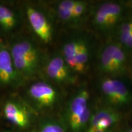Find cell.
Instances as JSON below:
<instances>
[{
    "label": "cell",
    "instance_id": "1",
    "mask_svg": "<svg viewBox=\"0 0 132 132\" xmlns=\"http://www.w3.org/2000/svg\"><path fill=\"white\" fill-rule=\"evenodd\" d=\"M10 52L15 68L21 78H30L37 73L40 54L32 42L27 39L16 41L12 45Z\"/></svg>",
    "mask_w": 132,
    "mask_h": 132
},
{
    "label": "cell",
    "instance_id": "2",
    "mask_svg": "<svg viewBox=\"0 0 132 132\" xmlns=\"http://www.w3.org/2000/svg\"><path fill=\"white\" fill-rule=\"evenodd\" d=\"M89 94L87 90H78L70 100L67 110V116L70 127L74 131H79L84 128L90 118L88 106Z\"/></svg>",
    "mask_w": 132,
    "mask_h": 132
},
{
    "label": "cell",
    "instance_id": "3",
    "mask_svg": "<svg viewBox=\"0 0 132 132\" xmlns=\"http://www.w3.org/2000/svg\"><path fill=\"white\" fill-rule=\"evenodd\" d=\"M126 65V53L120 45L108 44L102 50L100 56V68L103 73L122 75L125 73Z\"/></svg>",
    "mask_w": 132,
    "mask_h": 132
},
{
    "label": "cell",
    "instance_id": "4",
    "mask_svg": "<svg viewBox=\"0 0 132 132\" xmlns=\"http://www.w3.org/2000/svg\"><path fill=\"white\" fill-rule=\"evenodd\" d=\"M124 11L122 4L114 1L102 3L97 8L93 16V23L103 32L113 28L120 20Z\"/></svg>",
    "mask_w": 132,
    "mask_h": 132
},
{
    "label": "cell",
    "instance_id": "5",
    "mask_svg": "<svg viewBox=\"0 0 132 132\" xmlns=\"http://www.w3.org/2000/svg\"><path fill=\"white\" fill-rule=\"evenodd\" d=\"M100 89L106 101L116 106L127 105L132 102V93L124 82L119 80L106 78L102 80Z\"/></svg>",
    "mask_w": 132,
    "mask_h": 132
},
{
    "label": "cell",
    "instance_id": "6",
    "mask_svg": "<svg viewBox=\"0 0 132 132\" xmlns=\"http://www.w3.org/2000/svg\"><path fill=\"white\" fill-rule=\"evenodd\" d=\"M48 77L59 84H68L73 81V71L67 65L62 55H54L46 65Z\"/></svg>",
    "mask_w": 132,
    "mask_h": 132
},
{
    "label": "cell",
    "instance_id": "7",
    "mask_svg": "<svg viewBox=\"0 0 132 132\" xmlns=\"http://www.w3.org/2000/svg\"><path fill=\"white\" fill-rule=\"evenodd\" d=\"M21 77L16 70L11 52L0 42V82L5 86L17 85Z\"/></svg>",
    "mask_w": 132,
    "mask_h": 132
},
{
    "label": "cell",
    "instance_id": "8",
    "mask_svg": "<svg viewBox=\"0 0 132 132\" xmlns=\"http://www.w3.org/2000/svg\"><path fill=\"white\" fill-rule=\"evenodd\" d=\"M26 15L31 28L36 35L44 42H50L53 37L52 27L45 15L31 6L26 9Z\"/></svg>",
    "mask_w": 132,
    "mask_h": 132
},
{
    "label": "cell",
    "instance_id": "9",
    "mask_svg": "<svg viewBox=\"0 0 132 132\" xmlns=\"http://www.w3.org/2000/svg\"><path fill=\"white\" fill-rule=\"evenodd\" d=\"M119 120V115L114 110L102 109L90 118L87 132H109Z\"/></svg>",
    "mask_w": 132,
    "mask_h": 132
},
{
    "label": "cell",
    "instance_id": "10",
    "mask_svg": "<svg viewBox=\"0 0 132 132\" xmlns=\"http://www.w3.org/2000/svg\"><path fill=\"white\" fill-rule=\"evenodd\" d=\"M29 96L38 105L43 107L52 106L57 99L56 90L45 82H36L28 89Z\"/></svg>",
    "mask_w": 132,
    "mask_h": 132
},
{
    "label": "cell",
    "instance_id": "11",
    "mask_svg": "<svg viewBox=\"0 0 132 132\" xmlns=\"http://www.w3.org/2000/svg\"><path fill=\"white\" fill-rule=\"evenodd\" d=\"M6 118L20 127H26L29 122V115L23 107L14 102H7L4 108Z\"/></svg>",
    "mask_w": 132,
    "mask_h": 132
},
{
    "label": "cell",
    "instance_id": "12",
    "mask_svg": "<svg viewBox=\"0 0 132 132\" xmlns=\"http://www.w3.org/2000/svg\"><path fill=\"white\" fill-rule=\"evenodd\" d=\"M120 46L125 52L132 53V15L120 24L118 30Z\"/></svg>",
    "mask_w": 132,
    "mask_h": 132
},
{
    "label": "cell",
    "instance_id": "13",
    "mask_svg": "<svg viewBox=\"0 0 132 132\" xmlns=\"http://www.w3.org/2000/svg\"><path fill=\"white\" fill-rule=\"evenodd\" d=\"M89 61V48L85 40H81L75 59L73 71L78 73L84 72Z\"/></svg>",
    "mask_w": 132,
    "mask_h": 132
},
{
    "label": "cell",
    "instance_id": "14",
    "mask_svg": "<svg viewBox=\"0 0 132 132\" xmlns=\"http://www.w3.org/2000/svg\"><path fill=\"white\" fill-rule=\"evenodd\" d=\"M81 40L80 39H72L65 43L62 47V57L72 71L75 65V56Z\"/></svg>",
    "mask_w": 132,
    "mask_h": 132
},
{
    "label": "cell",
    "instance_id": "15",
    "mask_svg": "<svg viewBox=\"0 0 132 132\" xmlns=\"http://www.w3.org/2000/svg\"><path fill=\"white\" fill-rule=\"evenodd\" d=\"M78 3L77 0H63L58 3L57 14L59 18L65 23L73 22V9Z\"/></svg>",
    "mask_w": 132,
    "mask_h": 132
},
{
    "label": "cell",
    "instance_id": "16",
    "mask_svg": "<svg viewBox=\"0 0 132 132\" xmlns=\"http://www.w3.org/2000/svg\"><path fill=\"white\" fill-rule=\"evenodd\" d=\"M16 23L14 13L6 6L0 4V26L4 30L12 29Z\"/></svg>",
    "mask_w": 132,
    "mask_h": 132
},
{
    "label": "cell",
    "instance_id": "17",
    "mask_svg": "<svg viewBox=\"0 0 132 132\" xmlns=\"http://www.w3.org/2000/svg\"><path fill=\"white\" fill-rule=\"evenodd\" d=\"M87 3L85 1H78V3L73 9V22L80 20L86 12Z\"/></svg>",
    "mask_w": 132,
    "mask_h": 132
},
{
    "label": "cell",
    "instance_id": "18",
    "mask_svg": "<svg viewBox=\"0 0 132 132\" xmlns=\"http://www.w3.org/2000/svg\"><path fill=\"white\" fill-rule=\"evenodd\" d=\"M39 132H65V130L58 123L48 122L42 125Z\"/></svg>",
    "mask_w": 132,
    "mask_h": 132
},
{
    "label": "cell",
    "instance_id": "19",
    "mask_svg": "<svg viewBox=\"0 0 132 132\" xmlns=\"http://www.w3.org/2000/svg\"><path fill=\"white\" fill-rule=\"evenodd\" d=\"M125 132H132V128H130V129H128V130H127Z\"/></svg>",
    "mask_w": 132,
    "mask_h": 132
},
{
    "label": "cell",
    "instance_id": "20",
    "mask_svg": "<svg viewBox=\"0 0 132 132\" xmlns=\"http://www.w3.org/2000/svg\"><path fill=\"white\" fill-rule=\"evenodd\" d=\"M131 76H132V71H131Z\"/></svg>",
    "mask_w": 132,
    "mask_h": 132
}]
</instances>
